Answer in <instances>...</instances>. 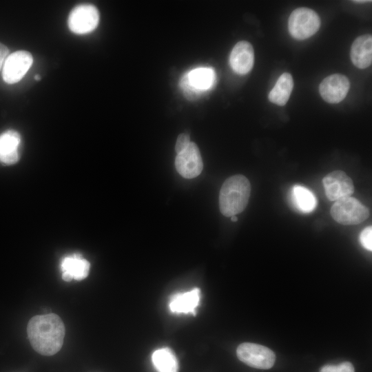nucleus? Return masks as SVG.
Wrapping results in <instances>:
<instances>
[{
  "label": "nucleus",
  "instance_id": "7ed1b4c3",
  "mask_svg": "<svg viewBox=\"0 0 372 372\" xmlns=\"http://www.w3.org/2000/svg\"><path fill=\"white\" fill-rule=\"evenodd\" d=\"M332 218L344 225H358L369 216V209L351 196L335 201L331 208Z\"/></svg>",
  "mask_w": 372,
  "mask_h": 372
},
{
  "label": "nucleus",
  "instance_id": "ddd939ff",
  "mask_svg": "<svg viewBox=\"0 0 372 372\" xmlns=\"http://www.w3.org/2000/svg\"><path fill=\"white\" fill-rule=\"evenodd\" d=\"M20 143V134L15 130H7L0 134V162L5 165L17 163Z\"/></svg>",
  "mask_w": 372,
  "mask_h": 372
},
{
  "label": "nucleus",
  "instance_id": "aec40b11",
  "mask_svg": "<svg viewBox=\"0 0 372 372\" xmlns=\"http://www.w3.org/2000/svg\"><path fill=\"white\" fill-rule=\"evenodd\" d=\"M180 87L183 92L188 100L192 101L197 99L203 92L194 87L189 82L187 74H185L180 81Z\"/></svg>",
  "mask_w": 372,
  "mask_h": 372
},
{
  "label": "nucleus",
  "instance_id": "9d476101",
  "mask_svg": "<svg viewBox=\"0 0 372 372\" xmlns=\"http://www.w3.org/2000/svg\"><path fill=\"white\" fill-rule=\"evenodd\" d=\"M350 82L347 76L340 74L328 76L321 82L319 91L322 98L329 103H338L347 96Z\"/></svg>",
  "mask_w": 372,
  "mask_h": 372
},
{
  "label": "nucleus",
  "instance_id": "a211bd4d",
  "mask_svg": "<svg viewBox=\"0 0 372 372\" xmlns=\"http://www.w3.org/2000/svg\"><path fill=\"white\" fill-rule=\"evenodd\" d=\"M187 74L189 83L203 92L212 87L216 80L215 72L210 68H195Z\"/></svg>",
  "mask_w": 372,
  "mask_h": 372
},
{
  "label": "nucleus",
  "instance_id": "20e7f679",
  "mask_svg": "<svg viewBox=\"0 0 372 372\" xmlns=\"http://www.w3.org/2000/svg\"><path fill=\"white\" fill-rule=\"evenodd\" d=\"M318 14L307 8H299L290 14L288 28L291 35L297 39H306L313 35L320 28Z\"/></svg>",
  "mask_w": 372,
  "mask_h": 372
},
{
  "label": "nucleus",
  "instance_id": "4468645a",
  "mask_svg": "<svg viewBox=\"0 0 372 372\" xmlns=\"http://www.w3.org/2000/svg\"><path fill=\"white\" fill-rule=\"evenodd\" d=\"M351 59L355 66L364 69L371 65L372 61V37L364 34L355 39L350 52Z\"/></svg>",
  "mask_w": 372,
  "mask_h": 372
},
{
  "label": "nucleus",
  "instance_id": "423d86ee",
  "mask_svg": "<svg viewBox=\"0 0 372 372\" xmlns=\"http://www.w3.org/2000/svg\"><path fill=\"white\" fill-rule=\"evenodd\" d=\"M99 22V12L90 3H82L74 7L68 16V25L71 32L84 34L92 32Z\"/></svg>",
  "mask_w": 372,
  "mask_h": 372
},
{
  "label": "nucleus",
  "instance_id": "bb28decb",
  "mask_svg": "<svg viewBox=\"0 0 372 372\" xmlns=\"http://www.w3.org/2000/svg\"><path fill=\"white\" fill-rule=\"evenodd\" d=\"M41 79L40 76L39 74H36L34 76V79L37 80V81H39Z\"/></svg>",
  "mask_w": 372,
  "mask_h": 372
},
{
  "label": "nucleus",
  "instance_id": "9b49d317",
  "mask_svg": "<svg viewBox=\"0 0 372 372\" xmlns=\"http://www.w3.org/2000/svg\"><path fill=\"white\" fill-rule=\"evenodd\" d=\"M229 63L234 72L240 74L248 73L253 68L254 52L251 44L245 41L238 42L230 54Z\"/></svg>",
  "mask_w": 372,
  "mask_h": 372
},
{
  "label": "nucleus",
  "instance_id": "4be33fe9",
  "mask_svg": "<svg viewBox=\"0 0 372 372\" xmlns=\"http://www.w3.org/2000/svg\"><path fill=\"white\" fill-rule=\"evenodd\" d=\"M360 241L364 248L369 251L372 250V227L369 226L364 228L360 235Z\"/></svg>",
  "mask_w": 372,
  "mask_h": 372
},
{
  "label": "nucleus",
  "instance_id": "5701e85b",
  "mask_svg": "<svg viewBox=\"0 0 372 372\" xmlns=\"http://www.w3.org/2000/svg\"><path fill=\"white\" fill-rule=\"evenodd\" d=\"M190 143V137L188 134L182 133L179 134L175 145V150L177 154L184 151Z\"/></svg>",
  "mask_w": 372,
  "mask_h": 372
},
{
  "label": "nucleus",
  "instance_id": "6ab92c4d",
  "mask_svg": "<svg viewBox=\"0 0 372 372\" xmlns=\"http://www.w3.org/2000/svg\"><path fill=\"white\" fill-rule=\"evenodd\" d=\"M291 200L295 207L300 211L309 213L316 206V199L313 194L301 185H295L291 190Z\"/></svg>",
  "mask_w": 372,
  "mask_h": 372
},
{
  "label": "nucleus",
  "instance_id": "f257e3e1",
  "mask_svg": "<svg viewBox=\"0 0 372 372\" xmlns=\"http://www.w3.org/2000/svg\"><path fill=\"white\" fill-rule=\"evenodd\" d=\"M27 333L33 349L43 355H52L62 347L65 326L55 313L35 316L28 322Z\"/></svg>",
  "mask_w": 372,
  "mask_h": 372
},
{
  "label": "nucleus",
  "instance_id": "1a4fd4ad",
  "mask_svg": "<svg viewBox=\"0 0 372 372\" xmlns=\"http://www.w3.org/2000/svg\"><path fill=\"white\" fill-rule=\"evenodd\" d=\"M175 167L178 174L185 178H193L201 173L203 163L196 143L191 142L184 151L176 155Z\"/></svg>",
  "mask_w": 372,
  "mask_h": 372
},
{
  "label": "nucleus",
  "instance_id": "6e6552de",
  "mask_svg": "<svg viewBox=\"0 0 372 372\" xmlns=\"http://www.w3.org/2000/svg\"><path fill=\"white\" fill-rule=\"evenodd\" d=\"M325 194L331 201L349 197L354 192V185L351 178L343 171L335 170L323 178Z\"/></svg>",
  "mask_w": 372,
  "mask_h": 372
},
{
  "label": "nucleus",
  "instance_id": "412c9836",
  "mask_svg": "<svg viewBox=\"0 0 372 372\" xmlns=\"http://www.w3.org/2000/svg\"><path fill=\"white\" fill-rule=\"evenodd\" d=\"M320 372H355V370L351 362H344L338 365H325Z\"/></svg>",
  "mask_w": 372,
  "mask_h": 372
},
{
  "label": "nucleus",
  "instance_id": "f3484780",
  "mask_svg": "<svg viewBox=\"0 0 372 372\" xmlns=\"http://www.w3.org/2000/svg\"><path fill=\"white\" fill-rule=\"evenodd\" d=\"M152 359L158 372H178V371L176 357L167 347L156 350L152 354Z\"/></svg>",
  "mask_w": 372,
  "mask_h": 372
},
{
  "label": "nucleus",
  "instance_id": "2eb2a0df",
  "mask_svg": "<svg viewBox=\"0 0 372 372\" xmlns=\"http://www.w3.org/2000/svg\"><path fill=\"white\" fill-rule=\"evenodd\" d=\"M200 300L198 288L185 292L174 294L170 298L169 309L174 313H192L195 314Z\"/></svg>",
  "mask_w": 372,
  "mask_h": 372
},
{
  "label": "nucleus",
  "instance_id": "b1692460",
  "mask_svg": "<svg viewBox=\"0 0 372 372\" xmlns=\"http://www.w3.org/2000/svg\"><path fill=\"white\" fill-rule=\"evenodd\" d=\"M9 55V50L4 44L0 43V70L3 68L4 62Z\"/></svg>",
  "mask_w": 372,
  "mask_h": 372
},
{
  "label": "nucleus",
  "instance_id": "393cba45",
  "mask_svg": "<svg viewBox=\"0 0 372 372\" xmlns=\"http://www.w3.org/2000/svg\"><path fill=\"white\" fill-rule=\"evenodd\" d=\"M231 220L232 222H236L238 220V218H237V217L236 216H231Z\"/></svg>",
  "mask_w": 372,
  "mask_h": 372
},
{
  "label": "nucleus",
  "instance_id": "39448f33",
  "mask_svg": "<svg viewBox=\"0 0 372 372\" xmlns=\"http://www.w3.org/2000/svg\"><path fill=\"white\" fill-rule=\"evenodd\" d=\"M236 355L247 365L260 369L271 368L276 360V355L270 349L251 342L240 344L236 349Z\"/></svg>",
  "mask_w": 372,
  "mask_h": 372
},
{
  "label": "nucleus",
  "instance_id": "f8f14e48",
  "mask_svg": "<svg viewBox=\"0 0 372 372\" xmlns=\"http://www.w3.org/2000/svg\"><path fill=\"white\" fill-rule=\"evenodd\" d=\"M60 266L62 278L66 282L85 279L88 276L90 269V262L79 254H73L64 257Z\"/></svg>",
  "mask_w": 372,
  "mask_h": 372
},
{
  "label": "nucleus",
  "instance_id": "dca6fc26",
  "mask_svg": "<svg viewBox=\"0 0 372 372\" xmlns=\"http://www.w3.org/2000/svg\"><path fill=\"white\" fill-rule=\"evenodd\" d=\"M293 87V81L291 75L287 72L283 73L269 93V100L276 105H285L290 97Z\"/></svg>",
  "mask_w": 372,
  "mask_h": 372
},
{
  "label": "nucleus",
  "instance_id": "a878e982",
  "mask_svg": "<svg viewBox=\"0 0 372 372\" xmlns=\"http://www.w3.org/2000/svg\"><path fill=\"white\" fill-rule=\"evenodd\" d=\"M353 2L355 3H366V2H371V1H353Z\"/></svg>",
  "mask_w": 372,
  "mask_h": 372
},
{
  "label": "nucleus",
  "instance_id": "f03ea898",
  "mask_svg": "<svg viewBox=\"0 0 372 372\" xmlns=\"http://www.w3.org/2000/svg\"><path fill=\"white\" fill-rule=\"evenodd\" d=\"M251 194V185L243 175L236 174L227 178L219 194L221 214L231 217L241 213L247 207Z\"/></svg>",
  "mask_w": 372,
  "mask_h": 372
},
{
  "label": "nucleus",
  "instance_id": "0eeeda50",
  "mask_svg": "<svg viewBox=\"0 0 372 372\" xmlns=\"http://www.w3.org/2000/svg\"><path fill=\"white\" fill-rule=\"evenodd\" d=\"M32 63V55L28 51L19 50L9 54L3 66V81L8 84L19 82L27 73Z\"/></svg>",
  "mask_w": 372,
  "mask_h": 372
}]
</instances>
